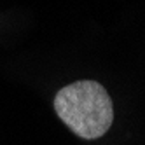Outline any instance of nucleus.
I'll list each match as a JSON object with an SVG mask.
<instances>
[{
  "label": "nucleus",
  "mask_w": 145,
  "mask_h": 145,
  "mask_svg": "<svg viewBox=\"0 0 145 145\" xmlns=\"http://www.w3.org/2000/svg\"><path fill=\"white\" fill-rule=\"evenodd\" d=\"M54 112L67 126L84 140H96L114 122V103L98 80H75L54 96Z\"/></svg>",
  "instance_id": "obj_1"
}]
</instances>
